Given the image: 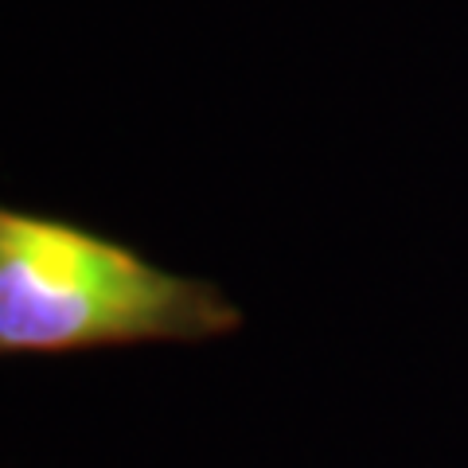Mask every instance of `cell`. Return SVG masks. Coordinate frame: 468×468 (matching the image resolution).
Here are the masks:
<instances>
[{
  "mask_svg": "<svg viewBox=\"0 0 468 468\" xmlns=\"http://www.w3.org/2000/svg\"><path fill=\"white\" fill-rule=\"evenodd\" d=\"M242 324L218 285L79 223L0 203V356L203 344Z\"/></svg>",
  "mask_w": 468,
  "mask_h": 468,
  "instance_id": "obj_1",
  "label": "cell"
}]
</instances>
